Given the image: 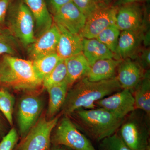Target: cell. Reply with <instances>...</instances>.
Here are the masks:
<instances>
[{
    "label": "cell",
    "mask_w": 150,
    "mask_h": 150,
    "mask_svg": "<svg viewBox=\"0 0 150 150\" xmlns=\"http://www.w3.org/2000/svg\"><path fill=\"white\" fill-rule=\"evenodd\" d=\"M12 0H0V25L5 21Z\"/></svg>",
    "instance_id": "obj_32"
},
{
    "label": "cell",
    "mask_w": 150,
    "mask_h": 150,
    "mask_svg": "<svg viewBox=\"0 0 150 150\" xmlns=\"http://www.w3.org/2000/svg\"><path fill=\"white\" fill-rule=\"evenodd\" d=\"M95 105L120 118H125L136 109L133 93L125 89L98 100Z\"/></svg>",
    "instance_id": "obj_11"
},
{
    "label": "cell",
    "mask_w": 150,
    "mask_h": 150,
    "mask_svg": "<svg viewBox=\"0 0 150 150\" xmlns=\"http://www.w3.org/2000/svg\"><path fill=\"white\" fill-rule=\"evenodd\" d=\"M59 30L61 33L56 53L61 59H65L82 53L83 38L79 34H73L64 30Z\"/></svg>",
    "instance_id": "obj_17"
},
{
    "label": "cell",
    "mask_w": 150,
    "mask_h": 150,
    "mask_svg": "<svg viewBox=\"0 0 150 150\" xmlns=\"http://www.w3.org/2000/svg\"><path fill=\"white\" fill-rule=\"evenodd\" d=\"M32 14L35 25L36 36L47 31L54 23L45 0H23Z\"/></svg>",
    "instance_id": "obj_16"
},
{
    "label": "cell",
    "mask_w": 150,
    "mask_h": 150,
    "mask_svg": "<svg viewBox=\"0 0 150 150\" xmlns=\"http://www.w3.org/2000/svg\"><path fill=\"white\" fill-rule=\"evenodd\" d=\"M115 0H102L103 2L107 5H112Z\"/></svg>",
    "instance_id": "obj_36"
},
{
    "label": "cell",
    "mask_w": 150,
    "mask_h": 150,
    "mask_svg": "<svg viewBox=\"0 0 150 150\" xmlns=\"http://www.w3.org/2000/svg\"><path fill=\"white\" fill-rule=\"evenodd\" d=\"M7 16L10 31L23 46H29L35 41V21L23 0L11 3Z\"/></svg>",
    "instance_id": "obj_5"
},
{
    "label": "cell",
    "mask_w": 150,
    "mask_h": 150,
    "mask_svg": "<svg viewBox=\"0 0 150 150\" xmlns=\"http://www.w3.org/2000/svg\"><path fill=\"white\" fill-rule=\"evenodd\" d=\"M136 109L142 110L150 116V71L146 70L144 77L134 91Z\"/></svg>",
    "instance_id": "obj_21"
},
{
    "label": "cell",
    "mask_w": 150,
    "mask_h": 150,
    "mask_svg": "<svg viewBox=\"0 0 150 150\" xmlns=\"http://www.w3.org/2000/svg\"><path fill=\"white\" fill-rule=\"evenodd\" d=\"M118 7L104 4L87 17L83 28L79 35L83 38H95L109 25L115 24Z\"/></svg>",
    "instance_id": "obj_10"
},
{
    "label": "cell",
    "mask_w": 150,
    "mask_h": 150,
    "mask_svg": "<svg viewBox=\"0 0 150 150\" xmlns=\"http://www.w3.org/2000/svg\"><path fill=\"white\" fill-rule=\"evenodd\" d=\"M1 113V112H0V139H2L3 137L5 136L6 128L4 118Z\"/></svg>",
    "instance_id": "obj_35"
},
{
    "label": "cell",
    "mask_w": 150,
    "mask_h": 150,
    "mask_svg": "<svg viewBox=\"0 0 150 150\" xmlns=\"http://www.w3.org/2000/svg\"><path fill=\"white\" fill-rule=\"evenodd\" d=\"M61 59L55 52L39 59L31 60L34 71L42 82L43 79L51 73Z\"/></svg>",
    "instance_id": "obj_23"
},
{
    "label": "cell",
    "mask_w": 150,
    "mask_h": 150,
    "mask_svg": "<svg viewBox=\"0 0 150 150\" xmlns=\"http://www.w3.org/2000/svg\"><path fill=\"white\" fill-rule=\"evenodd\" d=\"M15 54V49L11 42L4 36H0V54L13 56Z\"/></svg>",
    "instance_id": "obj_31"
},
{
    "label": "cell",
    "mask_w": 150,
    "mask_h": 150,
    "mask_svg": "<svg viewBox=\"0 0 150 150\" xmlns=\"http://www.w3.org/2000/svg\"><path fill=\"white\" fill-rule=\"evenodd\" d=\"M53 18L59 29L79 34L84 26L86 18L71 1L57 11L53 14Z\"/></svg>",
    "instance_id": "obj_12"
},
{
    "label": "cell",
    "mask_w": 150,
    "mask_h": 150,
    "mask_svg": "<svg viewBox=\"0 0 150 150\" xmlns=\"http://www.w3.org/2000/svg\"><path fill=\"white\" fill-rule=\"evenodd\" d=\"M121 31L115 24L109 25L95 38L115 54Z\"/></svg>",
    "instance_id": "obj_25"
},
{
    "label": "cell",
    "mask_w": 150,
    "mask_h": 150,
    "mask_svg": "<svg viewBox=\"0 0 150 150\" xmlns=\"http://www.w3.org/2000/svg\"><path fill=\"white\" fill-rule=\"evenodd\" d=\"M121 61L114 58L99 60L91 66L86 77L92 82L99 81L115 77L117 68Z\"/></svg>",
    "instance_id": "obj_18"
},
{
    "label": "cell",
    "mask_w": 150,
    "mask_h": 150,
    "mask_svg": "<svg viewBox=\"0 0 150 150\" xmlns=\"http://www.w3.org/2000/svg\"><path fill=\"white\" fill-rule=\"evenodd\" d=\"M134 3L118 7L115 24L121 31L145 32L150 29L148 5Z\"/></svg>",
    "instance_id": "obj_6"
},
{
    "label": "cell",
    "mask_w": 150,
    "mask_h": 150,
    "mask_svg": "<svg viewBox=\"0 0 150 150\" xmlns=\"http://www.w3.org/2000/svg\"><path fill=\"white\" fill-rule=\"evenodd\" d=\"M53 150H67L65 148L62 147V146H58V147H56V149H54Z\"/></svg>",
    "instance_id": "obj_37"
},
{
    "label": "cell",
    "mask_w": 150,
    "mask_h": 150,
    "mask_svg": "<svg viewBox=\"0 0 150 150\" xmlns=\"http://www.w3.org/2000/svg\"><path fill=\"white\" fill-rule=\"evenodd\" d=\"M43 108V101L35 95H27L20 100L17 118L22 138L26 136L38 121Z\"/></svg>",
    "instance_id": "obj_9"
},
{
    "label": "cell",
    "mask_w": 150,
    "mask_h": 150,
    "mask_svg": "<svg viewBox=\"0 0 150 150\" xmlns=\"http://www.w3.org/2000/svg\"><path fill=\"white\" fill-rule=\"evenodd\" d=\"M53 139L56 145L73 150H97L67 115L60 121Z\"/></svg>",
    "instance_id": "obj_7"
},
{
    "label": "cell",
    "mask_w": 150,
    "mask_h": 150,
    "mask_svg": "<svg viewBox=\"0 0 150 150\" xmlns=\"http://www.w3.org/2000/svg\"><path fill=\"white\" fill-rule=\"evenodd\" d=\"M32 61L5 55L0 62V83L17 91L34 90L42 84Z\"/></svg>",
    "instance_id": "obj_3"
},
{
    "label": "cell",
    "mask_w": 150,
    "mask_h": 150,
    "mask_svg": "<svg viewBox=\"0 0 150 150\" xmlns=\"http://www.w3.org/2000/svg\"><path fill=\"white\" fill-rule=\"evenodd\" d=\"M82 53L90 67L99 60L115 59V54L95 38H83Z\"/></svg>",
    "instance_id": "obj_20"
},
{
    "label": "cell",
    "mask_w": 150,
    "mask_h": 150,
    "mask_svg": "<svg viewBox=\"0 0 150 150\" xmlns=\"http://www.w3.org/2000/svg\"><path fill=\"white\" fill-rule=\"evenodd\" d=\"M67 70L65 59H62L55 68L43 79L42 84L45 88L66 81Z\"/></svg>",
    "instance_id": "obj_24"
},
{
    "label": "cell",
    "mask_w": 150,
    "mask_h": 150,
    "mask_svg": "<svg viewBox=\"0 0 150 150\" xmlns=\"http://www.w3.org/2000/svg\"><path fill=\"white\" fill-rule=\"evenodd\" d=\"M69 87L67 81L46 89L49 95L47 115L54 116L62 108L67 97Z\"/></svg>",
    "instance_id": "obj_22"
},
{
    "label": "cell",
    "mask_w": 150,
    "mask_h": 150,
    "mask_svg": "<svg viewBox=\"0 0 150 150\" xmlns=\"http://www.w3.org/2000/svg\"><path fill=\"white\" fill-rule=\"evenodd\" d=\"M146 71L136 60L123 59L118 65L116 77L122 89L129 90L133 93L144 77Z\"/></svg>",
    "instance_id": "obj_13"
},
{
    "label": "cell",
    "mask_w": 150,
    "mask_h": 150,
    "mask_svg": "<svg viewBox=\"0 0 150 150\" xmlns=\"http://www.w3.org/2000/svg\"><path fill=\"white\" fill-rule=\"evenodd\" d=\"M18 139L16 129L13 128L3 137L0 142V150H13Z\"/></svg>",
    "instance_id": "obj_29"
},
{
    "label": "cell",
    "mask_w": 150,
    "mask_h": 150,
    "mask_svg": "<svg viewBox=\"0 0 150 150\" xmlns=\"http://www.w3.org/2000/svg\"><path fill=\"white\" fill-rule=\"evenodd\" d=\"M72 86L62 108L63 113L67 116L81 108H96L97 101L122 89L116 76L97 82L90 81L85 77Z\"/></svg>",
    "instance_id": "obj_1"
},
{
    "label": "cell",
    "mask_w": 150,
    "mask_h": 150,
    "mask_svg": "<svg viewBox=\"0 0 150 150\" xmlns=\"http://www.w3.org/2000/svg\"><path fill=\"white\" fill-rule=\"evenodd\" d=\"M67 70V81L69 88L85 77L90 66L82 53L65 59Z\"/></svg>",
    "instance_id": "obj_19"
},
{
    "label": "cell",
    "mask_w": 150,
    "mask_h": 150,
    "mask_svg": "<svg viewBox=\"0 0 150 150\" xmlns=\"http://www.w3.org/2000/svg\"><path fill=\"white\" fill-rule=\"evenodd\" d=\"M98 143L97 150H131L125 144L117 133Z\"/></svg>",
    "instance_id": "obj_27"
},
{
    "label": "cell",
    "mask_w": 150,
    "mask_h": 150,
    "mask_svg": "<svg viewBox=\"0 0 150 150\" xmlns=\"http://www.w3.org/2000/svg\"><path fill=\"white\" fill-rule=\"evenodd\" d=\"M15 98L7 90L0 89V112L11 126L13 124V114Z\"/></svg>",
    "instance_id": "obj_26"
},
{
    "label": "cell",
    "mask_w": 150,
    "mask_h": 150,
    "mask_svg": "<svg viewBox=\"0 0 150 150\" xmlns=\"http://www.w3.org/2000/svg\"><path fill=\"white\" fill-rule=\"evenodd\" d=\"M60 33L59 28L54 23L49 29L29 45L28 54L30 59L35 60L56 52Z\"/></svg>",
    "instance_id": "obj_14"
},
{
    "label": "cell",
    "mask_w": 150,
    "mask_h": 150,
    "mask_svg": "<svg viewBox=\"0 0 150 150\" xmlns=\"http://www.w3.org/2000/svg\"><path fill=\"white\" fill-rule=\"evenodd\" d=\"M71 114L76 116L79 129L91 139L98 142L116 133L125 118H119L100 108H81Z\"/></svg>",
    "instance_id": "obj_2"
},
{
    "label": "cell",
    "mask_w": 150,
    "mask_h": 150,
    "mask_svg": "<svg viewBox=\"0 0 150 150\" xmlns=\"http://www.w3.org/2000/svg\"><path fill=\"white\" fill-rule=\"evenodd\" d=\"M144 150H150V146H149L146 149H145Z\"/></svg>",
    "instance_id": "obj_38"
},
{
    "label": "cell",
    "mask_w": 150,
    "mask_h": 150,
    "mask_svg": "<svg viewBox=\"0 0 150 150\" xmlns=\"http://www.w3.org/2000/svg\"><path fill=\"white\" fill-rule=\"evenodd\" d=\"M146 32L121 31L115 51V59L135 60L140 49L144 46L143 38Z\"/></svg>",
    "instance_id": "obj_15"
},
{
    "label": "cell",
    "mask_w": 150,
    "mask_h": 150,
    "mask_svg": "<svg viewBox=\"0 0 150 150\" xmlns=\"http://www.w3.org/2000/svg\"><path fill=\"white\" fill-rule=\"evenodd\" d=\"M72 2L86 18L97 9L105 4L102 0H72Z\"/></svg>",
    "instance_id": "obj_28"
},
{
    "label": "cell",
    "mask_w": 150,
    "mask_h": 150,
    "mask_svg": "<svg viewBox=\"0 0 150 150\" xmlns=\"http://www.w3.org/2000/svg\"><path fill=\"white\" fill-rule=\"evenodd\" d=\"M71 1L72 0H48V4L53 15L63 6Z\"/></svg>",
    "instance_id": "obj_33"
},
{
    "label": "cell",
    "mask_w": 150,
    "mask_h": 150,
    "mask_svg": "<svg viewBox=\"0 0 150 150\" xmlns=\"http://www.w3.org/2000/svg\"><path fill=\"white\" fill-rule=\"evenodd\" d=\"M125 117L118 133L131 150H144L150 146V117L135 109Z\"/></svg>",
    "instance_id": "obj_4"
},
{
    "label": "cell",
    "mask_w": 150,
    "mask_h": 150,
    "mask_svg": "<svg viewBox=\"0 0 150 150\" xmlns=\"http://www.w3.org/2000/svg\"><path fill=\"white\" fill-rule=\"evenodd\" d=\"M135 60L145 71L149 69L150 67V47L143 46L137 54Z\"/></svg>",
    "instance_id": "obj_30"
},
{
    "label": "cell",
    "mask_w": 150,
    "mask_h": 150,
    "mask_svg": "<svg viewBox=\"0 0 150 150\" xmlns=\"http://www.w3.org/2000/svg\"><path fill=\"white\" fill-rule=\"evenodd\" d=\"M59 116L48 120L38 119L26 136L23 138L16 150H47L50 146L52 131L59 121Z\"/></svg>",
    "instance_id": "obj_8"
},
{
    "label": "cell",
    "mask_w": 150,
    "mask_h": 150,
    "mask_svg": "<svg viewBox=\"0 0 150 150\" xmlns=\"http://www.w3.org/2000/svg\"><path fill=\"white\" fill-rule=\"evenodd\" d=\"M149 0H115L112 5L115 6L119 7L123 5L134 3L146 4L149 3Z\"/></svg>",
    "instance_id": "obj_34"
}]
</instances>
